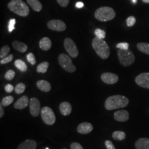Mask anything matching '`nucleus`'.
<instances>
[{
	"label": "nucleus",
	"mask_w": 149,
	"mask_h": 149,
	"mask_svg": "<svg viewBox=\"0 0 149 149\" xmlns=\"http://www.w3.org/2000/svg\"><path fill=\"white\" fill-rule=\"evenodd\" d=\"M129 99L122 95H114L109 97L104 103V107L107 110H114L126 107L129 104Z\"/></svg>",
	"instance_id": "1"
},
{
	"label": "nucleus",
	"mask_w": 149,
	"mask_h": 149,
	"mask_svg": "<svg viewBox=\"0 0 149 149\" xmlns=\"http://www.w3.org/2000/svg\"><path fill=\"white\" fill-rule=\"evenodd\" d=\"M92 48L96 54L103 60L108 58L110 55V48L108 44L103 39L95 38L92 41Z\"/></svg>",
	"instance_id": "2"
},
{
	"label": "nucleus",
	"mask_w": 149,
	"mask_h": 149,
	"mask_svg": "<svg viewBox=\"0 0 149 149\" xmlns=\"http://www.w3.org/2000/svg\"><path fill=\"white\" fill-rule=\"evenodd\" d=\"M7 7L10 11L18 16L27 17L29 14V7L22 0H12Z\"/></svg>",
	"instance_id": "3"
},
{
	"label": "nucleus",
	"mask_w": 149,
	"mask_h": 149,
	"mask_svg": "<svg viewBox=\"0 0 149 149\" xmlns=\"http://www.w3.org/2000/svg\"><path fill=\"white\" fill-rule=\"evenodd\" d=\"M116 13L112 7L103 6L98 8L95 12V17L100 21L107 22L113 19Z\"/></svg>",
	"instance_id": "4"
},
{
	"label": "nucleus",
	"mask_w": 149,
	"mask_h": 149,
	"mask_svg": "<svg viewBox=\"0 0 149 149\" xmlns=\"http://www.w3.org/2000/svg\"><path fill=\"white\" fill-rule=\"evenodd\" d=\"M117 55L120 64L128 67L133 64L135 60V56L133 53L129 50H122L119 49L117 51Z\"/></svg>",
	"instance_id": "5"
},
{
	"label": "nucleus",
	"mask_w": 149,
	"mask_h": 149,
	"mask_svg": "<svg viewBox=\"0 0 149 149\" xmlns=\"http://www.w3.org/2000/svg\"><path fill=\"white\" fill-rule=\"evenodd\" d=\"M58 62L61 67L69 73H72L76 70V68L72 63V60L66 54L62 53L59 55Z\"/></svg>",
	"instance_id": "6"
},
{
	"label": "nucleus",
	"mask_w": 149,
	"mask_h": 149,
	"mask_svg": "<svg viewBox=\"0 0 149 149\" xmlns=\"http://www.w3.org/2000/svg\"><path fill=\"white\" fill-rule=\"evenodd\" d=\"M43 122L48 125H52L55 123L56 117L53 109L49 107H44L40 112Z\"/></svg>",
	"instance_id": "7"
},
{
	"label": "nucleus",
	"mask_w": 149,
	"mask_h": 149,
	"mask_svg": "<svg viewBox=\"0 0 149 149\" xmlns=\"http://www.w3.org/2000/svg\"><path fill=\"white\" fill-rule=\"evenodd\" d=\"M64 45L66 51L71 57L76 58L78 56L79 50L72 39L70 38H66L64 40Z\"/></svg>",
	"instance_id": "8"
},
{
	"label": "nucleus",
	"mask_w": 149,
	"mask_h": 149,
	"mask_svg": "<svg viewBox=\"0 0 149 149\" xmlns=\"http://www.w3.org/2000/svg\"><path fill=\"white\" fill-rule=\"evenodd\" d=\"M49 29L56 32H63L66 28V24L60 19H52L47 23Z\"/></svg>",
	"instance_id": "9"
},
{
	"label": "nucleus",
	"mask_w": 149,
	"mask_h": 149,
	"mask_svg": "<svg viewBox=\"0 0 149 149\" xmlns=\"http://www.w3.org/2000/svg\"><path fill=\"white\" fill-rule=\"evenodd\" d=\"M29 111L33 117H38L41 112L40 103L36 97L32 98L29 101Z\"/></svg>",
	"instance_id": "10"
},
{
	"label": "nucleus",
	"mask_w": 149,
	"mask_h": 149,
	"mask_svg": "<svg viewBox=\"0 0 149 149\" xmlns=\"http://www.w3.org/2000/svg\"><path fill=\"white\" fill-rule=\"evenodd\" d=\"M135 81L140 87L149 89V72H143L139 74L135 77Z\"/></svg>",
	"instance_id": "11"
},
{
	"label": "nucleus",
	"mask_w": 149,
	"mask_h": 149,
	"mask_svg": "<svg viewBox=\"0 0 149 149\" xmlns=\"http://www.w3.org/2000/svg\"><path fill=\"white\" fill-rule=\"evenodd\" d=\"M101 78L103 82L108 85L116 84L119 81V77L117 74L111 72H104L102 74Z\"/></svg>",
	"instance_id": "12"
},
{
	"label": "nucleus",
	"mask_w": 149,
	"mask_h": 149,
	"mask_svg": "<svg viewBox=\"0 0 149 149\" xmlns=\"http://www.w3.org/2000/svg\"><path fill=\"white\" fill-rule=\"evenodd\" d=\"M93 129V126L90 123L83 122L80 123L78 125L77 130V132L82 134L90 133Z\"/></svg>",
	"instance_id": "13"
},
{
	"label": "nucleus",
	"mask_w": 149,
	"mask_h": 149,
	"mask_svg": "<svg viewBox=\"0 0 149 149\" xmlns=\"http://www.w3.org/2000/svg\"><path fill=\"white\" fill-rule=\"evenodd\" d=\"M114 118L118 122H124L129 118V113L126 110L118 111L114 113Z\"/></svg>",
	"instance_id": "14"
},
{
	"label": "nucleus",
	"mask_w": 149,
	"mask_h": 149,
	"mask_svg": "<svg viewBox=\"0 0 149 149\" xmlns=\"http://www.w3.org/2000/svg\"><path fill=\"white\" fill-rule=\"evenodd\" d=\"M37 146V142L31 139H28L19 145L17 149H36Z\"/></svg>",
	"instance_id": "15"
},
{
	"label": "nucleus",
	"mask_w": 149,
	"mask_h": 149,
	"mask_svg": "<svg viewBox=\"0 0 149 149\" xmlns=\"http://www.w3.org/2000/svg\"><path fill=\"white\" fill-rule=\"evenodd\" d=\"M29 104V99L27 96H22L14 104V107L17 109H23L26 108Z\"/></svg>",
	"instance_id": "16"
},
{
	"label": "nucleus",
	"mask_w": 149,
	"mask_h": 149,
	"mask_svg": "<svg viewBox=\"0 0 149 149\" xmlns=\"http://www.w3.org/2000/svg\"><path fill=\"white\" fill-rule=\"evenodd\" d=\"M60 111L62 115L69 116L72 112V106L68 102H63L59 105Z\"/></svg>",
	"instance_id": "17"
},
{
	"label": "nucleus",
	"mask_w": 149,
	"mask_h": 149,
	"mask_svg": "<svg viewBox=\"0 0 149 149\" xmlns=\"http://www.w3.org/2000/svg\"><path fill=\"white\" fill-rule=\"evenodd\" d=\"M38 88L42 91L48 92L51 91L52 86L50 84L45 80H39L37 82Z\"/></svg>",
	"instance_id": "18"
},
{
	"label": "nucleus",
	"mask_w": 149,
	"mask_h": 149,
	"mask_svg": "<svg viewBox=\"0 0 149 149\" xmlns=\"http://www.w3.org/2000/svg\"><path fill=\"white\" fill-rule=\"evenodd\" d=\"M135 145L136 149H149V139H139L136 141Z\"/></svg>",
	"instance_id": "19"
},
{
	"label": "nucleus",
	"mask_w": 149,
	"mask_h": 149,
	"mask_svg": "<svg viewBox=\"0 0 149 149\" xmlns=\"http://www.w3.org/2000/svg\"><path fill=\"white\" fill-rule=\"evenodd\" d=\"M39 47L44 51H48L52 47L51 40L48 37H44L39 42Z\"/></svg>",
	"instance_id": "20"
},
{
	"label": "nucleus",
	"mask_w": 149,
	"mask_h": 149,
	"mask_svg": "<svg viewBox=\"0 0 149 149\" xmlns=\"http://www.w3.org/2000/svg\"><path fill=\"white\" fill-rule=\"evenodd\" d=\"M12 45L16 50L18 51L21 53H25L26 52H27L28 49L27 45L25 43L19 42V41L15 40L12 42Z\"/></svg>",
	"instance_id": "21"
},
{
	"label": "nucleus",
	"mask_w": 149,
	"mask_h": 149,
	"mask_svg": "<svg viewBox=\"0 0 149 149\" xmlns=\"http://www.w3.org/2000/svg\"><path fill=\"white\" fill-rule=\"evenodd\" d=\"M27 3L36 12H40L43 8V6L39 0H27Z\"/></svg>",
	"instance_id": "22"
},
{
	"label": "nucleus",
	"mask_w": 149,
	"mask_h": 149,
	"mask_svg": "<svg viewBox=\"0 0 149 149\" xmlns=\"http://www.w3.org/2000/svg\"><path fill=\"white\" fill-rule=\"evenodd\" d=\"M136 47L140 52L149 55V43H145V42L139 43L136 45Z\"/></svg>",
	"instance_id": "23"
},
{
	"label": "nucleus",
	"mask_w": 149,
	"mask_h": 149,
	"mask_svg": "<svg viewBox=\"0 0 149 149\" xmlns=\"http://www.w3.org/2000/svg\"><path fill=\"white\" fill-rule=\"evenodd\" d=\"M15 66L22 72H26L28 69L27 65L21 59H17L15 62Z\"/></svg>",
	"instance_id": "24"
},
{
	"label": "nucleus",
	"mask_w": 149,
	"mask_h": 149,
	"mask_svg": "<svg viewBox=\"0 0 149 149\" xmlns=\"http://www.w3.org/2000/svg\"><path fill=\"white\" fill-rule=\"evenodd\" d=\"M49 66V64L48 62L44 61L38 65L37 68V71L38 73H42L45 74L47 72L48 68Z\"/></svg>",
	"instance_id": "25"
},
{
	"label": "nucleus",
	"mask_w": 149,
	"mask_h": 149,
	"mask_svg": "<svg viewBox=\"0 0 149 149\" xmlns=\"http://www.w3.org/2000/svg\"><path fill=\"white\" fill-rule=\"evenodd\" d=\"M112 137L116 140L121 141L126 137V134L122 131H115L112 134Z\"/></svg>",
	"instance_id": "26"
},
{
	"label": "nucleus",
	"mask_w": 149,
	"mask_h": 149,
	"mask_svg": "<svg viewBox=\"0 0 149 149\" xmlns=\"http://www.w3.org/2000/svg\"><path fill=\"white\" fill-rule=\"evenodd\" d=\"M14 101V97L13 96H6L4 97L1 101V103L2 104L3 106L7 107L10 105L11 103Z\"/></svg>",
	"instance_id": "27"
},
{
	"label": "nucleus",
	"mask_w": 149,
	"mask_h": 149,
	"mask_svg": "<svg viewBox=\"0 0 149 149\" xmlns=\"http://www.w3.org/2000/svg\"><path fill=\"white\" fill-rule=\"evenodd\" d=\"M10 48L8 45H5L2 47L0 52V58L3 59L7 56L10 52Z\"/></svg>",
	"instance_id": "28"
},
{
	"label": "nucleus",
	"mask_w": 149,
	"mask_h": 149,
	"mask_svg": "<svg viewBox=\"0 0 149 149\" xmlns=\"http://www.w3.org/2000/svg\"><path fill=\"white\" fill-rule=\"evenodd\" d=\"M26 90V85L23 83H19L16 86L15 91L17 94H21Z\"/></svg>",
	"instance_id": "29"
},
{
	"label": "nucleus",
	"mask_w": 149,
	"mask_h": 149,
	"mask_svg": "<svg viewBox=\"0 0 149 149\" xmlns=\"http://www.w3.org/2000/svg\"><path fill=\"white\" fill-rule=\"evenodd\" d=\"M95 34L96 37L103 39L106 38V32L104 30H102L100 28H97L95 31Z\"/></svg>",
	"instance_id": "30"
},
{
	"label": "nucleus",
	"mask_w": 149,
	"mask_h": 149,
	"mask_svg": "<svg viewBox=\"0 0 149 149\" xmlns=\"http://www.w3.org/2000/svg\"><path fill=\"white\" fill-rule=\"evenodd\" d=\"M16 73L15 72L12 70H9L7 71V72L5 74V77L6 79L8 81H11L13 79V78L15 76Z\"/></svg>",
	"instance_id": "31"
},
{
	"label": "nucleus",
	"mask_w": 149,
	"mask_h": 149,
	"mask_svg": "<svg viewBox=\"0 0 149 149\" xmlns=\"http://www.w3.org/2000/svg\"><path fill=\"white\" fill-rule=\"evenodd\" d=\"M26 58L27 61L32 65H34L36 64V59L35 58L34 55L32 53L28 54L26 56Z\"/></svg>",
	"instance_id": "32"
},
{
	"label": "nucleus",
	"mask_w": 149,
	"mask_h": 149,
	"mask_svg": "<svg viewBox=\"0 0 149 149\" xmlns=\"http://www.w3.org/2000/svg\"><path fill=\"white\" fill-rule=\"evenodd\" d=\"M127 25L128 27H133L136 23V18L134 16H129L126 20Z\"/></svg>",
	"instance_id": "33"
},
{
	"label": "nucleus",
	"mask_w": 149,
	"mask_h": 149,
	"mask_svg": "<svg viewBox=\"0 0 149 149\" xmlns=\"http://www.w3.org/2000/svg\"><path fill=\"white\" fill-rule=\"evenodd\" d=\"M14 56L13 54H10L8 56H6L5 58L1 59V61H0V63L1 64H6L11 62V61H12V60L13 59Z\"/></svg>",
	"instance_id": "34"
},
{
	"label": "nucleus",
	"mask_w": 149,
	"mask_h": 149,
	"mask_svg": "<svg viewBox=\"0 0 149 149\" xmlns=\"http://www.w3.org/2000/svg\"><path fill=\"white\" fill-rule=\"evenodd\" d=\"M16 21L15 19L13 18V19H11L10 20V21L8 22V32H12L15 29V24H16Z\"/></svg>",
	"instance_id": "35"
},
{
	"label": "nucleus",
	"mask_w": 149,
	"mask_h": 149,
	"mask_svg": "<svg viewBox=\"0 0 149 149\" xmlns=\"http://www.w3.org/2000/svg\"><path fill=\"white\" fill-rule=\"evenodd\" d=\"M129 43L124 42V43H118L117 44L116 47L122 50H127L129 49Z\"/></svg>",
	"instance_id": "36"
},
{
	"label": "nucleus",
	"mask_w": 149,
	"mask_h": 149,
	"mask_svg": "<svg viewBox=\"0 0 149 149\" xmlns=\"http://www.w3.org/2000/svg\"><path fill=\"white\" fill-rule=\"evenodd\" d=\"M58 4L63 7H67L69 3L70 0H56Z\"/></svg>",
	"instance_id": "37"
},
{
	"label": "nucleus",
	"mask_w": 149,
	"mask_h": 149,
	"mask_svg": "<svg viewBox=\"0 0 149 149\" xmlns=\"http://www.w3.org/2000/svg\"><path fill=\"white\" fill-rule=\"evenodd\" d=\"M70 149H84V148L82 146L81 144L74 142L72 143L70 145Z\"/></svg>",
	"instance_id": "38"
},
{
	"label": "nucleus",
	"mask_w": 149,
	"mask_h": 149,
	"mask_svg": "<svg viewBox=\"0 0 149 149\" xmlns=\"http://www.w3.org/2000/svg\"><path fill=\"white\" fill-rule=\"evenodd\" d=\"M104 144L106 145L107 149H116V147L113 144V143L110 140H106Z\"/></svg>",
	"instance_id": "39"
},
{
	"label": "nucleus",
	"mask_w": 149,
	"mask_h": 149,
	"mask_svg": "<svg viewBox=\"0 0 149 149\" xmlns=\"http://www.w3.org/2000/svg\"><path fill=\"white\" fill-rule=\"evenodd\" d=\"M5 91L7 93H11L14 90L15 88L13 87V86L11 84H7L5 86Z\"/></svg>",
	"instance_id": "40"
},
{
	"label": "nucleus",
	"mask_w": 149,
	"mask_h": 149,
	"mask_svg": "<svg viewBox=\"0 0 149 149\" xmlns=\"http://www.w3.org/2000/svg\"><path fill=\"white\" fill-rule=\"evenodd\" d=\"M5 114V111L3 108V105L1 103L0 104V118H2V117L4 116Z\"/></svg>",
	"instance_id": "41"
},
{
	"label": "nucleus",
	"mask_w": 149,
	"mask_h": 149,
	"mask_svg": "<svg viewBox=\"0 0 149 149\" xmlns=\"http://www.w3.org/2000/svg\"><path fill=\"white\" fill-rule=\"evenodd\" d=\"M76 6L78 8H82L84 6V4L82 2H77L76 3Z\"/></svg>",
	"instance_id": "42"
},
{
	"label": "nucleus",
	"mask_w": 149,
	"mask_h": 149,
	"mask_svg": "<svg viewBox=\"0 0 149 149\" xmlns=\"http://www.w3.org/2000/svg\"><path fill=\"white\" fill-rule=\"evenodd\" d=\"M142 1L145 3H149V0H142Z\"/></svg>",
	"instance_id": "43"
},
{
	"label": "nucleus",
	"mask_w": 149,
	"mask_h": 149,
	"mask_svg": "<svg viewBox=\"0 0 149 149\" xmlns=\"http://www.w3.org/2000/svg\"><path fill=\"white\" fill-rule=\"evenodd\" d=\"M132 1H133V2H134V3H135V2H136V0H132Z\"/></svg>",
	"instance_id": "44"
},
{
	"label": "nucleus",
	"mask_w": 149,
	"mask_h": 149,
	"mask_svg": "<svg viewBox=\"0 0 149 149\" xmlns=\"http://www.w3.org/2000/svg\"><path fill=\"white\" fill-rule=\"evenodd\" d=\"M66 149V148H64V149Z\"/></svg>",
	"instance_id": "45"
},
{
	"label": "nucleus",
	"mask_w": 149,
	"mask_h": 149,
	"mask_svg": "<svg viewBox=\"0 0 149 149\" xmlns=\"http://www.w3.org/2000/svg\"><path fill=\"white\" fill-rule=\"evenodd\" d=\"M48 149V148H46V149Z\"/></svg>",
	"instance_id": "46"
}]
</instances>
